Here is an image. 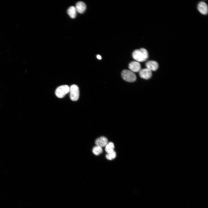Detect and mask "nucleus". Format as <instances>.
<instances>
[{
    "mask_svg": "<svg viewBox=\"0 0 208 208\" xmlns=\"http://www.w3.org/2000/svg\"><path fill=\"white\" fill-rule=\"evenodd\" d=\"M132 57L135 61L139 62H143L148 58V52L145 48H141L135 50L132 53Z\"/></svg>",
    "mask_w": 208,
    "mask_h": 208,
    "instance_id": "f257e3e1",
    "label": "nucleus"
},
{
    "mask_svg": "<svg viewBox=\"0 0 208 208\" xmlns=\"http://www.w3.org/2000/svg\"><path fill=\"white\" fill-rule=\"evenodd\" d=\"M122 79L128 82H133L136 79V77L134 72L130 70H125L122 73Z\"/></svg>",
    "mask_w": 208,
    "mask_h": 208,
    "instance_id": "f03ea898",
    "label": "nucleus"
},
{
    "mask_svg": "<svg viewBox=\"0 0 208 208\" xmlns=\"http://www.w3.org/2000/svg\"><path fill=\"white\" fill-rule=\"evenodd\" d=\"M70 87L68 85H63L58 87L55 90L56 96L59 98L63 97L69 92Z\"/></svg>",
    "mask_w": 208,
    "mask_h": 208,
    "instance_id": "7ed1b4c3",
    "label": "nucleus"
},
{
    "mask_svg": "<svg viewBox=\"0 0 208 208\" xmlns=\"http://www.w3.org/2000/svg\"><path fill=\"white\" fill-rule=\"evenodd\" d=\"M70 99L73 101H77L79 96V90L78 86L75 84L71 85L69 88Z\"/></svg>",
    "mask_w": 208,
    "mask_h": 208,
    "instance_id": "20e7f679",
    "label": "nucleus"
},
{
    "mask_svg": "<svg viewBox=\"0 0 208 208\" xmlns=\"http://www.w3.org/2000/svg\"><path fill=\"white\" fill-rule=\"evenodd\" d=\"M197 9L199 12L202 14L206 15L208 12V7L207 4L205 2L201 1L197 5Z\"/></svg>",
    "mask_w": 208,
    "mask_h": 208,
    "instance_id": "39448f33",
    "label": "nucleus"
},
{
    "mask_svg": "<svg viewBox=\"0 0 208 208\" xmlns=\"http://www.w3.org/2000/svg\"><path fill=\"white\" fill-rule=\"evenodd\" d=\"M139 75L142 78L148 79L152 77V71L147 68L142 69L140 71Z\"/></svg>",
    "mask_w": 208,
    "mask_h": 208,
    "instance_id": "423d86ee",
    "label": "nucleus"
},
{
    "mask_svg": "<svg viewBox=\"0 0 208 208\" xmlns=\"http://www.w3.org/2000/svg\"><path fill=\"white\" fill-rule=\"evenodd\" d=\"M130 70L133 72H139L141 69V66L140 63L136 61L131 62L129 65Z\"/></svg>",
    "mask_w": 208,
    "mask_h": 208,
    "instance_id": "0eeeda50",
    "label": "nucleus"
},
{
    "mask_svg": "<svg viewBox=\"0 0 208 208\" xmlns=\"http://www.w3.org/2000/svg\"><path fill=\"white\" fill-rule=\"evenodd\" d=\"M146 68L151 71H155L158 69L159 64L155 60H150L146 63Z\"/></svg>",
    "mask_w": 208,
    "mask_h": 208,
    "instance_id": "6e6552de",
    "label": "nucleus"
},
{
    "mask_svg": "<svg viewBox=\"0 0 208 208\" xmlns=\"http://www.w3.org/2000/svg\"><path fill=\"white\" fill-rule=\"evenodd\" d=\"M108 143V140L105 136H101L98 138L95 141V143L97 146L102 148L105 146Z\"/></svg>",
    "mask_w": 208,
    "mask_h": 208,
    "instance_id": "1a4fd4ad",
    "label": "nucleus"
},
{
    "mask_svg": "<svg viewBox=\"0 0 208 208\" xmlns=\"http://www.w3.org/2000/svg\"><path fill=\"white\" fill-rule=\"evenodd\" d=\"M75 8L77 12L82 14L86 10V5L84 2L80 1L77 3Z\"/></svg>",
    "mask_w": 208,
    "mask_h": 208,
    "instance_id": "9d476101",
    "label": "nucleus"
},
{
    "mask_svg": "<svg viewBox=\"0 0 208 208\" xmlns=\"http://www.w3.org/2000/svg\"><path fill=\"white\" fill-rule=\"evenodd\" d=\"M67 13L69 16L72 18H75L76 16L77 11L75 7L71 6L68 9Z\"/></svg>",
    "mask_w": 208,
    "mask_h": 208,
    "instance_id": "9b49d317",
    "label": "nucleus"
},
{
    "mask_svg": "<svg viewBox=\"0 0 208 208\" xmlns=\"http://www.w3.org/2000/svg\"><path fill=\"white\" fill-rule=\"evenodd\" d=\"M114 148V143L111 142H108L105 146V151L107 153L113 151Z\"/></svg>",
    "mask_w": 208,
    "mask_h": 208,
    "instance_id": "f8f14e48",
    "label": "nucleus"
},
{
    "mask_svg": "<svg viewBox=\"0 0 208 208\" xmlns=\"http://www.w3.org/2000/svg\"><path fill=\"white\" fill-rule=\"evenodd\" d=\"M103 151L102 148L98 146L94 147L92 149L93 153L96 155H98L101 153Z\"/></svg>",
    "mask_w": 208,
    "mask_h": 208,
    "instance_id": "ddd939ff",
    "label": "nucleus"
},
{
    "mask_svg": "<svg viewBox=\"0 0 208 208\" xmlns=\"http://www.w3.org/2000/svg\"><path fill=\"white\" fill-rule=\"evenodd\" d=\"M116 156V152L114 151H113L107 153L106 155V158L109 160H111L114 159Z\"/></svg>",
    "mask_w": 208,
    "mask_h": 208,
    "instance_id": "4468645a",
    "label": "nucleus"
},
{
    "mask_svg": "<svg viewBox=\"0 0 208 208\" xmlns=\"http://www.w3.org/2000/svg\"><path fill=\"white\" fill-rule=\"evenodd\" d=\"M96 57L99 60H100L102 59L101 56V55H97Z\"/></svg>",
    "mask_w": 208,
    "mask_h": 208,
    "instance_id": "2eb2a0df",
    "label": "nucleus"
}]
</instances>
